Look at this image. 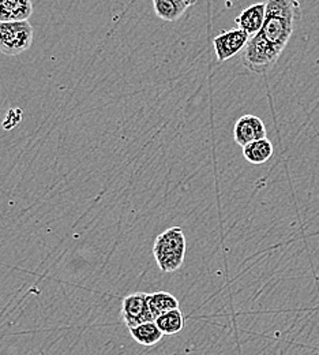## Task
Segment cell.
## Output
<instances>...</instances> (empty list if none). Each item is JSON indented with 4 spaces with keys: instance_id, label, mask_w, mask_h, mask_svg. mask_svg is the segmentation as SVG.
<instances>
[{
    "instance_id": "obj_1",
    "label": "cell",
    "mask_w": 319,
    "mask_h": 355,
    "mask_svg": "<svg viewBox=\"0 0 319 355\" xmlns=\"http://www.w3.org/2000/svg\"><path fill=\"white\" fill-rule=\"evenodd\" d=\"M300 18L299 0H266L264 26L255 36L250 37L243 49V66L257 74H265L273 69Z\"/></svg>"
},
{
    "instance_id": "obj_2",
    "label": "cell",
    "mask_w": 319,
    "mask_h": 355,
    "mask_svg": "<svg viewBox=\"0 0 319 355\" xmlns=\"http://www.w3.org/2000/svg\"><path fill=\"white\" fill-rule=\"evenodd\" d=\"M185 236L181 227H171L163 231L154 241L153 256L163 273H174L184 263Z\"/></svg>"
},
{
    "instance_id": "obj_3",
    "label": "cell",
    "mask_w": 319,
    "mask_h": 355,
    "mask_svg": "<svg viewBox=\"0 0 319 355\" xmlns=\"http://www.w3.org/2000/svg\"><path fill=\"white\" fill-rule=\"evenodd\" d=\"M35 31L29 21L0 22V52L18 56L33 44Z\"/></svg>"
},
{
    "instance_id": "obj_4",
    "label": "cell",
    "mask_w": 319,
    "mask_h": 355,
    "mask_svg": "<svg viewBox=\"0 0 319 355\" xmlns=\"http://www.w3.org/2000/svg\"><path fill=\"white\" fill-rule=\"evenodd\" d=\"M250 37L251 36L248 33H246L239 28L226 31L219 36H216L213 40V46H215L217 60L223 63L230 58H233L235 55H237L240 51L246 48Z\"/></svg>"
},
{
    "instance_id": "obj_5",
    "label": "cell",
    "mask_w": 319,
    "mask_h": 355,
    "mask_svg": "<svg viewBox=\"0 0 319 355\" xmlns=\"http://www.w3.org/2000/svg\"><path fill=\"white\" fill-rule=\"evenodd\" d=\"M147 294L136 293L125 297L122 302V318L127 328L137 327L139 324L154 321L147 308Z\"/></svg>"
},
{
    "instance_id": "obj_6",
    "label": "cell",
    "mask_w": 319,
    "mask_h": 355,
    "mask_svg": "<svg viewBox=\"0 0 319 355\" xmlns=\"http://www.w3.org/2000/svg\"><path fill=\"white\" fill-rule=\"evenodd\" d=\"M266 137V128L261 118L255 115L240 116L233 128V138L239 146H246L250 142Z\"/></svg>"
},
{
    "instance_id": "obj_7",
    "label": "cell",
    "mask_w": 319,
    "mask_h": 355,
    "mask_svg": "<svg viewBox=\"0 0 319 355\" xmlns=\"http://www.w3.org/2000/svg\"><path fill=\"white\" fill-rule=\"evenodd\" d=\"M265 18H266V1H259L244 8L235 18V24L237 25L239 29L244 31L253 37L264 26Z\"/></svg>"
},
{
    "instance_id": "obj_8",
    "label": "cell",
    "mask_w": 319,
    "mask_h": 355,
    "mask_svg": "<svg viewBox=\"0 0 319 355\" xmlns=\"http://www.w3.org/2000/svg\"><path fill=\"white\" fill-rule=\"evenodd\" d=\"M32 14V0H0V22L28 21Z\"/></svg>"
},
{
    "instance_id": "obj_9",
    "label": "cell",
    "mask_w": 319,
    "mask_h": 355,
    "mask_svg": "<svg viewBox=\"0 0 319 355\" xmlns=\"http://www.w3.org/2000/svg\"><path fill=\"white\" fill-rule=\"evenodd\" d=\"M273 144L266 137L243 146V156L251 164L266 163L273 156Z\"/></svg>"
},
{
    "instance_id": "obj_10",
    "label": "cell",
    "mask_w": 319,
    "mask_h": 355,
    "mask_svg": "<svg viewBox=\"0 0 319 355\" xmlns=\"http://www.w3.org/2000/svg\"><path fill=\"white\" fill-rule=\"evenodd\" d=\"M146 301H147V308L154 321L161 314L179 308L178 298L167 291H157L153 294H147Z\"/></svg>"
},
{
    "instance_id": "obj_11",
    "label": "cell",
    "mask_w": 319,
    "mask_h": 355,
    "mask_svg": "<svg viewBox=\"0 0 319 355\" xmlns=\"http://www.w3.org/2000/svg\"><path fill=\"white\" fill-rule=\"evenodd\" d=\"M129 331L138 345L145 347H152L157 345L164 336V334L157 327L156 321H147V322L139 324L137 327L129 328Z\"/></svg>"
},
{
    "instance_id": "obj_12",
    "label": "cell",
    "mask_w": 319,
    "mask_h": 355,
    "mask_svg": "<svg viewBox=\"0 0 319 355\" xmlns=\"http://www.w3.org/2000/svg\"><path fill=\"white\" fill-rule=\"evenodd\" d=\"M156 15L165 22H176L187 11V6L182 0H153Z\"/></svg>"
},
{
    "instance_id": "obj_13",
    "label": "cell",
    "mask_w": 319,
    "mask_h": 355,
    "mask_svg": "<svg viewBox=\"0 0 319 355\" xmlns=\"http://www.w3.org/2000/svg\"><path fill=\"white\" fill-rule=\"evenodd\" d=\"M156 324L165 336H171V335H176V334L182 332L183 328L185 325V320H184L183 311L178 308V309L167 311V313L161 314L160 317H157Z\"/></svg>"
},
{
    "instance_id": "obj_14",
    "label": "cell",
    "mask_w": 319,
    "mask_h": 355,
    "mask_svg": "<svg viewBox=\"0 0 319 355\" xmlns=\"http://www.w3.org/2000/svg\"><path fill=\"white\" fill-rule=\"evenodd\" d=\"M22 116H24V111L21 108H11L6 116H4V121H3V129L4 130H12L14 128H17L21 121H22Z\"/></svg>"
},
{
    "instance_id": "obj_15",
    "label": "cell",
    "mask_w": 319,
    "mask_h": 355,
    "mask_svg": "<svg viewBox=\"0 0 319 355\" xmlns=\"http://www.w3.org/2000/svg\"><path fill=\"white\" fill-rule=\"evenodd\" d=\"M183 3L187 6V7H190V6H192V4H195L198 0H182Z\"/></svg>"
}]
</instances>
